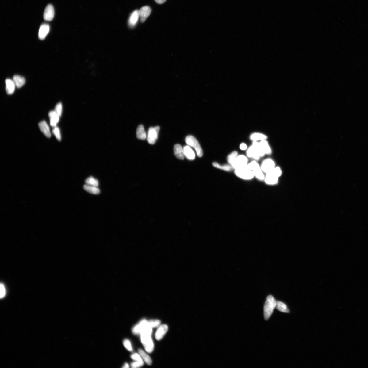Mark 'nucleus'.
<instances>
[{
  "mask_svg": "<svg viewBox=\"0 0 368 368\" xmlns=\"http://www.w3.org/2000/svg\"><path fill=\"white\" fill-rule=\"evenodd\" d=\"M123 344L125 347L128 351H133V349L130 340L128 339H125L123 342Z\"/></svg>",
  "mask_w": 368,
  "mask_h": 368,
  "instance_id": "obj_34",
  "label": "nucleus"
},
{
  "mask_svg": "<svg viewBox=\"0 0 368 368\" xmlns=\"http://www.w3.org/2000/svg\"><path fill=\"white\" fill-rule=\"evenodd\" d=\"M250 139L254 142H257L258 140H266L268 139V137L265 134L259 133H253L251 135Z\"/></svg>",
  "mask_w": 368,
  "mask_h": 368,
  "instance_id": "obj_24",
  "label": "nucleus"
},
{
  "mask_svg": "<svg viewBox=\"0 0 368 368\" xmlns=\"http://www.w3.org/2000/svg\"><path fill=\"white\" fill-rule=\"evenodd\" d=\"M131 358L132 359L136 361H140L142 360V357L140 354L137 353H134L132 354L131 356Z\"/></svg>",
  "mask_w": 368,
  "mask_h": 368,
  "instance_id": "obj_36",
  "label": "nucleus"
},
{
  "mask_svg": "<svg viewBox=\"0 0 368 368\" xmlns=\"http://www.w3.org/2000/svg\"><path fill=\"white\" fill-rule=\"evenodd\" d=\"M282 174L280 168L275 167L271 171L266 174L264 180L265 182L269 185H275L278 182V178Z\"/></svg>",
  "mask_w": 368,
  "mask_h": 368,
  "instance_id": "obj_2",
  "label": "nucleus"
},
{
  "mask_svg": "<svg viewBox=\"0 0 368 368\" xmlns=\"http://www.w3.org/2000/svg\"><path fill=\"white\" fill-rule=\"evenodd\" d=\"M235 174L237 177L244 180H251L255 177L253 172L247 166L235 169Z\"/></svg>",
  "mask_w": 368,
  "mask_h": 368,
  "instance_id": "obj_3",
  "label": "nucleus"
},
{
  "mask_svg": "<svg viewBox=\"0 0 368 368\" xmlns=\"http://www.w3.org/2000/svg\"><path fill=\"white\" fill-rule=\"evenodd\" d=\"M148 326V321L146 320H143L134 327L132 332L135 334H140L143 330Z\"/></svg>",
  "mask_w": 368,
  "mask_h": 368,
  "instance_id": "obj_10",
  "label": "nucleus"
},
{
  "mask_svg": "<svg viewBox=\"0 0 368 368\" xmlns=\"http://www.w3.org/2000/svg\"><path fill=\"white\" fill-rule=\"evenodd\" d=\"M277 303V301L272 296L269 295L267 297L264 307V315L266 320H268L270 317L274 309L276 307Z\"/></svg>",
  "mask_w": 368,
  "mask_h": 368,
  "instance_id": "obj_1",
  "label": "nucleus"
},
{
  "mask_svg": "<svg viewBox=\"0 0 368 368\" xmlns=\"http://www.w3.org/2000/svg\"><path fill=\"white\" fill-rule=\"evenodd\" d=\"M50 26L46 24L42 25L39 30V38L41 40H44L50 31Z\"/></svg>",
  "mask_w": 368,
  "mask_h": 368,
  "instance_id": "obj_12",
  "label": "nucleus"
},
{
  "mask_svg": "<svg viewBox=\"0 0 368 368\" xmlns=\"http://www.w3.org/2000/svg\"><path fill=\"white\" fill-rule=\"evenodd\" d=\"M139 353L146 364L149 365L151 364L152 361L151 358L145 352H144L142 350L140 349L139 350Z\"/></svg>",
  "mask_w": 368,
  "mask_h": 368,
  "instance_id": "obj_26",
  "label": "nucleus"
},
{
  "mask_svg": "<svg viewBox=\"0 0 368 368\" xmlns=\"http://www.w3.org/2000/svg\"><path fill=\"white\" fill-rule=\"evenodd\" d=\"M185 142L188 146L195 149L198 157H201L203 156V151L200 144L194 137L192 136H186L185 139Z\"/></svg>",
  "mask_w": 368,
  "mask_h": 368,
  "instance_id": "obj_4",
  "label": "nucleus"
},
{
  "mask_svg": "<svg viewBox=\"0 0 368 368\" xmlns=\"http://www.w3.org/2000/svg\"><path fill=\"white\" fill-rule=\"evenodd\" d=\"M13 80L15 86L18 88L22 87L25 84V79L23 77L18 75H15L13 76Z\"/></svg>",
  "mask_w": 368,
  "mask_h": 368,
  "instance_id": "obj_20",
  "label": "nucleus"
},
{
  "mask_svg": "<svg viewBox=\"0 0 368 368\" xmlns=\"http://www.w3.org/2000/svg\"><path fill=\"white\" fill-rule=\"evenodd\" d=\"M174 155L176 157L180 160H183L185 156L183 154V148L180 144L175 145L174 148Z\"/></svg>",
  "mask_w": 368,
  "mask_h": 368,
  "instance_id": "obj_17",
  "label": "nucleus"
},
{
  "mask_svg": "<svg viewBox=\"0 0 368 368\" xmlns=\"http://www.w3.org/2000/svg\"><path fill=\"white\" fill-rule=\"evenodd\" d=\"M247 148V146L246 144L245 143H242L240 146V148L242 150H246Z\"/></svg>",
  "mask_w": 368,
  "mask_h": 368,
  "instance_id": "obj_38",
  "label": "nucleus"
},
{
  "mask_svg": "<svg viewBox=\"0 0 368 368\" xmlns=\"http://www.w3.org/2000/svg\"><path fill=\"white\" fill-rule=\"evenodd\" d=\"M161 321L159 320H152L148 321V326L151 328L159 327L160 326Z\"/></svg>",
  "mask_w": 368,
  "mask_h": 368,
  "instance_id": "obj_31",
  "label": "nucleus"
},
{
  "mask_svg": "<svg viewBox=\"0 0 368 368\" xmlns=\"http://www.w3.org/2000/svg\"><path fill=\"white\" fill-rule=\"evenodd\" d=\"M274 162L271 159H265L262 163L261 168L263 173L267 174L275 167Z\"/></svg>",
  "mask_w": 368,
  "mask_h": 368,
  "instance_id": "obj_7",
  "label": "nucleus"
},
{
  "mask_svg": "<svg viewBox=\"0 0 368 368\" xmlns=\"http://www.w3.org/2000/svg\"><path fill=\"white\" fill-rule=\"evenodd\" d=\"M144 364V363L143 360L136 361V362L131 363V366L132 368H133L140 367L142 366Z\"/></svg>",
  "mask_w": 368,
  "mask_h": 368,
  "instance_id": "obj_35",
  "label": "nucleus"
},
{
  "mask_svg": "<svg viewBox=\"0 0 368 368\" xmlns=\"http://www.w3.org/2000/svg\"><path fill=\"white\" fill-rule=\"evenodd\" d=\"M139 12L141 22L143 23L151 14V9L148 6H144L140 9Z\"/></svg>",
  "mask_w": 368,
  "mask_h": 368,
  "instance_id": "obj_9",
  "label": "nucleus"
},
{
  "mask_svg": "<svg viewBox=\"0 0 368 368\" xmlns=\"http://www.w3.org/2000/svg\"><path fill=\"white\" fill-rule=\"evenodd\" d=\"M248 159L246 156L243 155H238L231 165L234 169L246 167L247 165Z\"/></svg>",
  "mask_w": 368,
  "mask_h": 368,
  "instance_id": "obj_6",
  "label": "nucleus"
},
{
  "mask_svg": "<svg viewBox=\"0 0 368 368\" xmlns=\"http://www.w3.org/2000/svg\"><path fill=\"white\" fill-rule=\"evenodd\" d=\"M54 111L60 117L62 114L63 111V106L62 104L60 102L58 103L55 106Z\"/></svg>",
  "mask_w": 368,
  "mask_h": 368,
  "instance_id": "obj_32",
  "label": "nucleus"
},
{
  "mask_svg": "<svg viewBox=\"0 0 368 368\" xmlns=\"http://www.w3.org/2000/svg\"><path fill=\"white\" fill-rule=\"evenodd\" d=\"M155 1L158 4H163L166 1V0H155Z\"/></svg>",
  "mask_w": 368,
  "mask_h": 368,
  "instance_id": "obj_39",
  "label": "nucleus"
},
{
  "mask_svg": "<svg viewBox=\"0 0 368 368\" xmlns=\"http://www.w3.org/2000/svg\"><path fill=\"white\" fill-rule=\"evenodd\" d=\"M6 90L8 94H12L14 93L15 87L16 86L13 80L8 79L6 80Z\"/></svg>",
  "mask_w": 368,
  "mask_h": 368,
  "instance_id": "obj_15",
  "label": "nucleus"
},
{
  "mask_svg": "<svg viewBox=\"0 0 368 368\" xmlns=\"http://www.w3.org/2000/svg\"><path fill=\"white\" fill-rule=\"evenodd\" d=\"M259 143L266 154L270 155L271 154L272 150L267 141L266 140H261Z\"/></svg>",
  "mask_w": 368,
  "mask_h": 368,
  "instance_id": "obj_23",
  "label": "nucleus"
},
{
  "mask_svg": "<svg viewBox=\"0 0 368 368\" xmlns=\"http://www.w3.org/2000/svg\"><path fill=\"white\" fill-rule=\"evenodd\" d=\"M160 128L159 126L150 127L148 131L147 136V142L151 145H153L156 142L158 138Z\"/></svg>",
  "mask_w": 368,
  "mask_h": 368,
  "instance_id": "obj_5",
  "label": "nucleus"
},
{
  "mask_svg": "<svg viewBox=\"0 0 368 368\" xmlns=\"http://www.w3.org/2000/svg\"><path fill=\"white\" fill-rule=\"evenodd\" d=\"M85 182L86 184L89 185L97 187L99 186V182L98 180L91 176L88 177L86 179Z\"/></svg>",
  "mask_w": 368,
  "mask_h": 368,
  "instance_id": "obj_28",
  "label": "nucleus"
},
{
  "mask_svg": "<svg viewBox=\"0 0 368 368\" xmlns=\"http://www.w3.org/2000/svg\"><path fill=\"white\" fill-rule=\"evenodd\" d=\"M49 117L50 120V125L52 127H56L57 124L59 121L60 117L55 111H51L49 113Z\"/></svg>",
  "mask_w": 368,
  "mask_h": 368,
  "instance_id": "obj_19",
  "label": "nucleus"
},
{
  "mask_svg": "<svg viewBox=\"0 0 368 368\" xmlns=\"http://www.w3.org/2000/svg\"><path fill=\"white\" fill-rule=\"evenodd\" d=\"M168 327L166 324H162L159 326L155 334V338L157 340L161 339L167 333Z\"/></svg>",
  "mask_w": 368,
  "mask_h": 368,
  "instance_id": "obj_11",
  "label": "nucleus"
},
{
  "mask_svg": "<svg viewBox=\"0 0 368 368\" xmlns=\"http://www.w3.org/2000/svg\"><path fill=\"white\" fill-rule=\"evenodd\" d=\"M54 9L53 5L51 4L48 5L45 8L44 14V18L45 20L50 21L53 20L54 16Z\"/></svg>",
  "mask_w": 368,
  "mask_h": 368,
  "instance_id": "obj_8",
  "label": "nucleus"
},
{
  "mask_svg": "<svg viewBox=\"0 0 368 368\" xmlns=\"http://www.w3.org/2000/svg\"><path fill=\"white\" fill-rule=\"evenodd\" d=\"M238 156V153L237 151H234L230 153L227 157V160L229 165H232Z\"/></svg>",
  "mask_w": 368,
  "mask_h": 368,
  "instance_id": "obj_30",
  "label": "nucleus"
},
{
  "mask_svg": "<svg viewBox=\"0 0 368 368\" xmlns=\"http://www.w3.org/2000/svg\"><path fill=\"white\" fill-rule=\"evenodd\" d=\"M53 133L56 137L57 139L59 141H60L61 139L60 132L59 129L58 127H54L53 130Z\"/></svg>",
  "mask_w": 368,
  "mask_h": 368,
  "instance_id": "obj_33",
  "label": "nucleus"
},
{
  "mask_svg": "<svg viewBox=\"0 0 368 368\" xmlns=\"http://www.w3.org/2000/svg\"><path fill=\"white\" fill-rule=\"evenodd\" d=\"M276 308L278 310L282 312L285 313H289L290 312L288 308L287 305L281 301H277V305H276Z\"/></svg>",
  "mask_w": 368,
  "mask_h": 368,
  "instance_id": "obj_25",
  "label": "nucleus"
},
{
  "mask_svg": "<svg viewBox=\"0 0 368 368\" xmlns=\"http://www.w3.org/2000/svg\"><path fill=\"white\" fill-rule=\"evenodd\" d=\"M39 127L42 132L46 137L50 138L51 137V133L48 125L45 121H42L39 124Z\"/></svg>",
  "mask_w": 368,
  "mask_h": 368,
  "instance_id": "obj_14",
  "label": "nucleus"
},
{
  "mask_svg": "<svg viewBox=\"0 0 368 368\" xmlns=\"http://www.w3.org/2000/svg\"><path fill=\"white\" fill-rule=\"evenodd\" d=\"M139 10H136L132 12L130 15L128 20L129 25L131 27H133L136 25L140 17Z\"/></svg>",
  "mask_w": 368,
  "mask_h": 368,
  "instance_id": "obj_16",
  "label": "nucleus"
},
{
  "mask_svg": "<svg viewBox=\"0 0 368 368\" xmlns=\"http://www.w3.org/2000/svg\"><path fill=\"white\" fill-rule=\"evenodd\" d=\"M183 154L185 157L190 160H193L195 159V155L194 151L189 146H186L183 148Z\"/></svg>",
  "mask_w": 368,
  "mask_h": 368,
  "instance_id": "obj_13",
  "label": "nucleus"
},
{
  "mask_svg": "<svg viewBox=\"0 0 368 368\" xmlns=\"http://www.w3.org/2000/svg\"><path fill=\"white\" fill-rule=\"evenodd\" d=\"M247 154L248 157L253 158L256 160H259L260 157L256 148L253 145L248 148Z\"/></svg>",
  "mask_w": 368,
  "mask_h": 368,
  "instance_id": "obj_18",
  "label": "nucleus"
},
{
  "mask_svg": "<svg viewBox=\"0 0 368 368\" xmlns=\"http://www.w3.org/2000/svg\"><path fill=\"white\" fill-rule=\"evenodd\" d=\"M146 351L148 353H151L154 349V345L152 339L143 345Z\"/></svg>",
  "mask_w": 368,
  "mask_h": 368,
  "instance_id": "obj_29",
  "label": "nucleus"
},
{
  "mask_svg": "<svg viewBox=\"0 0 368 368\" xmlns=\"http://www.w3.org/2000/svg\"><path fill=\"white\" fill-rule=\"evenodd\" d=\"M83 188L85 191L92 194H98L100 192V189L97 186L85 184L83 186Z\"/></svg>",
  "mask_w": 368,
  "mask_h": 368,
  "instance_id": "obj_22",
  "label": "nucleus"
},
{
  "mask_svg": "<svg viewBox=\"0 0 368 368\" xmlns=\"http://www.w3.org/2000/svg\"><path fill=\"white\" fill-rule=\"evenodd\" d=\"M136 136L137 139L140 140H144L146 139L147 135L143 125H140L138 126L136 131Z\"/></svg>",
  "mask_w": 368,
  "mask_h": 368,
  "instance_id": "obj_21",
  "label": "nucleus"
},
{
  "mask_svg": "<svg viewBox=\"0 0 368 368\" xmlns=\"http://www.w3.org/2000/svg\"><path fill=\"white\" fill-rule=\"evenodd\" d=\"M0 290H1V293H0V294H1V298H2L5 295L6 290L4 285L2 283L1 284Z\"/></svg>",
  "mask_w": 368,
  "mask_h": 368,
  "instance_id": "obj_37",
  "label": "nucleus"
},
{
  "mask_svg": "<svg viewBox=\"0 0 368 368\" xmlns=\"http://www.w3.org/2000/svg\"><path fill=\"white\" fill-rule=\"evenodd\" d=\"M213 165L214 167L216 168L228 171H231L232 168L231 166L230 165H221L216 162H213Z\"/></svg>",
  "mask_w": 368,
  "mask_h": 368,
  "instance_id": "obj_27",
  "label": "nucleus"
},
{
  "mask_svg": "<svg viewBox=\"0 0 368 368\" xmlns=\"http://www.w3.org/2000/svg\"><path fill=\"white\" fill-rule=\"evenodd\" d=\"M122 367L125 368H129V365L128 363H126L124 365V366Z\"/></svg>",
  "mask_w": 368,
  "mask_h": 368,
  "instance_id": "obj_40",
  "label": "nucleus"
}]
</instances>
